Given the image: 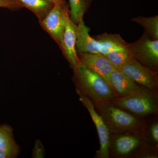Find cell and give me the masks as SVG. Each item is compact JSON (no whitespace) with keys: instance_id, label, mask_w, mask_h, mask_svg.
Wrapping results in <instances>:
<instances>
[{"instance_id":"6da1fadb","label":"cell","mask_w":158,"mask_h":158,"mask_svg":"<svg viewBox=\"0 0 158 158\" xmlns=\"http://www.w3.org/2000/svg\"><path fill=\"white\" fill-rule=\"evenodd\" d=\"M76 90L96 106L110 102L116 96L110 85L98 74L80 63L73 69Z\"/></svg>"},{"instance_id":"7a4b0ae2","label":"cell","mask_w":158,"mask_h":158,"mask_svg":"<svg viewBox=\"0 0 158 158\" xmlns=\"http://www.w3.org/2000/svg\"><path fill=\"white\" fill-rule=\"evenodd\" d=\"M97 107L110 133L135 131L141 127V123L138 119L110 102L101 104Z\"/></svg>"},{"instance_id":"3957f363","label":"cell","mask_w":158,"mask_h":158,"mask_svg":"<svg viewBox=\"0 0 158 158\" xmlns=\"http://www.w3.org/2000/svg\"><path fill=\"white\" fill-rule=\"evenodd\" d=\"M110 103L122 110L141 116L152 114L157 110L155 100L149 92L142 88L125 96L116 97Z\"/></svg>"},{"instance_id":"277c9868","label":"cell","mask_w":158,"mask_h":158,"mask_svg":"<svg viewBox=\"0 0 158 158\" xmlns=\"http://www.w3.org/2000/svg\"><path fill=\"white\" fill-rule=\"evenodd\" d=\"M132 56L142 65L155 70L158 65V40L151 39L144 33L135 42L128 44Z\"/></svg>"},{"instance_id":"5b68a950","label":"cell","mask_w":158,"mask_h":158,"mask_svg":"<svg viewBox=\"0 0 158 158\" xmlns=\"http://www.w3.org/2000/svg\"><path fill=\"white\" fill-rule=\"evenodd\" d=\"M118 69L145 88L152 90L157 87V72L142 65L133 57Z\"/></svg>"},{"instance_id":"8992f818","label":"cell","mask_w":158,"mask_h":158,"mask_svg":"<svg viewBox=\"0 0 158 158\" xmlns=\"http://www.w3.org/2000/svg\"><path fill=\"white\" fill-rule=\"evenodd\" d=\"M68 8V4L65 5L54 4L47 15L39 23L42 28L50 35L59 47L65 30V11Z\"/></svg>"},{"instance_id":"52a82bcc","label":"cell","mask_w":158,"mask_h":158,"mask_svg":"<svg viewBox=\"0 0 158 158\" xmlns=\"http://www.w3.org/2000/svg\"><path fill=\"white\" fill-rule=\"evenodd\" d=\"M80 100L89 112L91 118L94 123L98 133L100 141V149L98 151L99 157H109V148L110 146V132L105 124L102 118L99 114L97 113L92 102L85 94L76 90Z\"/></svg>"},{"instance_id":"ba28073f","label":"cell","mask_w":158,"mask_h":158,"mask_svg":"<svg viewBox=\"0 0 158 158\" xmlns=\"http://www.w3.org/2000/svg\"><path fill=\"white\" fill-rule=\"evenodd\" d=\"M65 27L60 48L72 69L80 64V62L76 44L77 36V25L72 21L69 9L65 10Z\"/></svg>"},{"instance_id":"9c48e42d","label":"cell","mask_w":158,"mask_h":158,"mask_svg":"<svg viewBox=\"0 0 158 158\" xmlns=\"http://www.w3.org/2000/svg\"><path fill=\"white\" fill-rule=\"evenodd\" d=\"M77 55L80 63L98 74L111 86L110 75L116 68L104 55L79 52H77Z\"/></svg>"},{"instance_id":"30bf717a","label":"cell","mask_w":158,"mask_h":158,"mask_svg":"<svg viewBox=\"0 0 158 158\" xmlns=\"http://www.w3.org/2000/svg\"><path fill=\"white\" fill-rule=\"evenodd\" d=\"M110 83L116 97L125 96L141 88L134 80L118 69H115L110 75Z\"/></svg>"},{"instance_id":"8fae6325","label":"cell","mask_w":158,"mask_h":158,"mask_svg":"<svg viewBox=\"0 0 158 158\" xmlns=\"http://www.w3.org/2000/svg\"><path fill=\"white\" fill-rule=\"evenodd\" d=\"M90 29L85 25L84 21L77 24V36L76 47L79 53H100L98 42L89 34Z\"/></svg>"},{"instance_id":"7c38bea8","label":"cell","mask_w":158,"mask_h":158,"mask_svg":"<svg viewBox=\"0 0 158 158\" xmlns=\"http://www.w3.org/2000/svg\"><path fill=\"white\" fill-rule=\"evenodd\" d=\"M0 148L10 158H17L20 153V147L15 141L13 128L10 125L0 124Z\"/></svg>"},{"instance_id":"4fadbf2b","label":"cell","mask_w":158,"mask_h":158,"mask_svg":"<svg viewBox=\"0 0 158 158\" xmlns=\"http://www.w3.org/2000/svg\"><path fill=\"white\" fill-rule=\"evenodd\" d=\"M98 42L100 53L106 55L115 51L127 49L128 43L119 34L104 33L95 37Z\"/></svg>"},{"instance_id":"5bb4252c","label":"cell","mask_w":158,"mask_h":158,"mask_svg":"<svg viewBox=\"0 0 158 158\" xmlns=\"http://www.w3.org/2000/svg\"><path fill=\"white\" fill-rule=\"evenodd\" d=\"M23 8H27L37 16L39 23L47 15L54 6L48 0H16Z\"/></svg>"},{"instance_id":"9a60e30c","label":"cell","mask_w":158,"mask_h":158,"mask_svg":"<svg viewBox=\"0 0 158 158\" xmlns=\"http://www.w3.org/2000/svg\"><path fill=\"white\" fill-rule=\"evenodd\" d=\"M92 0H69L71 19L77 25L83 20L84 14L90 7Z\"/></svg>"},{"instance_id":"2e32d148","label":"cell","mask_w":158,"mask_h":158,"mask_svg":"<svg viewBox=\"0 0 158 158\" xmlns=\"http://www.w3.org/2000/svg\"><path fill=\"white\" fill-rule=\"evenodd\" d=\"M140 143L138 138L131 135L120 136L115 141V148L116 152L121 155H125L131 152Z\"/></svg>"},{"instance_id":"e0dca14e","label":"cell","mask_w":158,"mask_h":158,"mask_svg":"<svg viewBox=\"0 0 158 158\" xmlns=\"http://www.w3.org/2000/svg\"><path fill=\"white\" fill-rule=\"evenodd\" d=\"M131 21L142 26L151 39L158 40V15L151 17L139 16L132 19Z\"/></svg>"},{"instance_id":"ac0fdd59","label":"cell","mask_w":158,"mask_h":158,"mask_svg":"<svg viewBox=\"0 0 158 158\" xmlns=\"http://www.w3.org/2000/svg\"><path fill=\"white\" fill-rule=\"evenodd\" d=\"M116 69H118L126 63L133 57L128 49L115 51L105 55Z\"/></svg>"},{"instance_id":"d6986e66","label":"cell","mask_w":158,"mask_h":158,"mask_svg":"<svg viewBox=\"0 0 158 158\" xmlns=\"http://www.w3.org/2000/svg\"><path fill=\"white\" fill-rule=\"evenodd\" d=\"M45 155V147L39 139H36L32 150V157L33 158H44Z\"/></svg>"},{"instance_id":"ffe728a7","label":"cell","mask_w":158,"mask_h":158,"mask_svg":"<svg viewBox=\"0 0 158 158\" xmlns=\"http://www.w3.org/2000/svg\"><path fill=\"white\" fill-rule=\"evenodd\" d=\"M0 8L16 11L19 10L23 7L16 0H0Z\"/></svg>"},{"instance_id":"44dd1931","label":"cell","mask_w":158,"mask_h":158,"mask_svg":"<svg viewBox=\"0 0 158 158\" xmlns=\"http://www.w3.org/2000/svg\"><path fill=\"white\" fill-rule=\"evenodd\" d=\"M151 134L154 141L156 143L158 142V124L155 123L152 126L151 128Z\"/></svg>"},{"instance_id":"7402d4cb","label":"cell","mask_w":158,"mask_h":158,"mask_svg":"<svg viewBox=\"0 0 158 158\" xmlns=\"http://www.w3.org/2000/svg\"><path fill=\"white\" fill-rule=\"evenodd\" d=\"M52 2L54 4H58L60 5H65L67 4L65 0H48Z\"/></svg>"},{"instance_id":"603a6c76","label":"cell","mask_w":158,"mask_h":158,"mask_svg":"<svg viewBox=\"0 0 158 158\" xmlns=\"http://www.w3.org/2000/svg\"><path fill=\"white\" fill-rule=\"evenodd\" d=\"M0 158H10L9 156L0 148Z\"/></svg>"}]
</instances>
